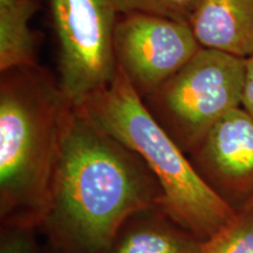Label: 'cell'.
Here are the masks:
<instances>
[{
    "instance_id": "7c38bea8",
    "label": "cell",
    "mask_w": 253,
    "mask_h": 253,
    "mask_svg": "<svg viewBox=\"0 0 253 253\" xmlns=\"http://www.w3.org/2000/svg\"><path fill=\"white\" fill-rule=\"evenodd\" d=\"M120 15L149 14L190 23L201 0H114Z\"/></svg>"
},
{
    "instance_id": "7a4b0ae2",
    "label": "cell",
    "mask_w": 253,
    "mask_h": 253,
    "mask_svg": "<svg viewBox=\"0 0 253 253\" xmlns=\"http://www.w3.org/2000/svg\"><path fill=\"white\" fill-rule=\"evenodd\" d=\"M73 104L59 79L39 65L1 73V226H42L60 147Z\"/></svg>"
},
{
    "instance_id": "8fae6325",
    "label": "cell",
    "mask_w": 253,
    "mask_h": 253,
    "mask_svg": "<svg viewBox=\"0 0 253 253\" xmlns=\"http://www.w3.org/2000/svg\"><path fill=\"white\" fill-rule=\"evenodd\" d=\"M199 253H253V210L238 214L225 229L204 240Z\"/></svg>"
},
{
    "instance_id": "4fadbf2b",
    "label": "cell",
    "mask_w": 253,
    "mask_h": 253,
    "mask_svg": "<svg viewBox=\"0 0 253 253\" xmlns=\"http://www.w3.org/2000/svg\"><path fill=\"white\" fill-rule=\"evenodd\" d=\"M34 229L1 226L0 253H37Z\"/></svg>"
},
{
    "instance_id": "52a82bcc",
    "label": "cell",
    "mask_w": 253,
    "mask_h": 253,
    "mask_svg": "<svg viewBox=\"0 0 253 253\" xmlns=\"http://www.w3.org/2000/svg\"><path fill=\"white\" fill-rule=\"evenodd\" d=\"M188 157L237 213L253 210V118L242 107L224 115Z\"/></svg>"
},
{
    "instance_id": "8992f818",
    "label": "cell",
    "mask_w": 253,
    "mask_h": 253,
    "mask_svg": "<svg viewBox=\"0 0 253 253\" xmlns=\"http://www.w3.org/2000/svg\"><path fill=\"white\" fill-rule=\"evenodd\" d=\"M201 48L188 23L157 15H122L114 34L118 68L142 99L184 67Z\"/></svg>"
},
{
    "instance_id": "277c9868",
    "label": "cell",
    "mask_w": 253,
    "mask_h": 253,
    "mask_svg": "<svg viewBox=\"0 0 253 253\" xmlns=\"http://www.w3.org/2000/svg\"><path fill=\"white\" fill-rule=\"evenodd\" d=\"M245 59L201 48L143 97L151 115L189 155L219 120L242 107Z\"/></svg>"
},
{
    "instance_id": "5bb4252c",
    "label": "cell",
    "mask_w": 253,
    "mask_h": 253,
    "mask_svg": "<svg viewBox=\"0 0 253 253\" xmlns=\"http://www.w3.org/2000/svg\"><path fill=\"white\" fill-rule=\"evenodd\" d=\"M242 108L253 118V56L245 61V79L243 88Z\"/></svg>"
},
{
    "instance_id": "9c48e42d",
    "label": "cell",
    "mask_w": 253,
    "mask_h": 253,
    "mask_svg": "<svg viewBox=\"0 0 253 253\" xmlns=\"http://www.w3.org/2000/svg\"><path fill=\"white\" fill-rule=\"evenodd\" d=\"M202 243L158 208L132 216L107 253H199Z\"/></svg>"
},
{
    "instance_id": "30bf717a",
    "label": "cell",
    "mask_w": 253,
    "mask_h": 253,
    "mask_svg": "<svg viewBox=\"0 0 253 253\" xmlns=\"http://www.w3.org/2000/svg\"><path fill=\"white\" fill-rule=\"evenodd\" d=\"M39 0H15L0 6V72L36 66L39 37L30 26Z\"/></svg>"
},
{
    "instance_id": "9a60e30c",
    "label": "cell",
    "mask_w": 253,
    "mask_h": 253,
    "mask_svg": "<svg viewBox=\"0 0 253 253\" xmlns=\"http://www.w3.org/2000/svg\"><path fill=\"white\" fill-rule=\"evenodd\" d=\"M15 1V0H0V6H4V5H8L11 2Z\"/></svg>"
},
{
    "instance_id": "5b68a950",
    "label": "cell",
    "mask_w": 253,
    "mask_h": 253,
    "mask_svg": "<svg viewBox=\"0 0 253 253\" xmlns=\"http://www.w3.org/2000/svg\"><path fill=\"white\" fill-rule=\"evenodd\" d=\"M59 45V84L77 106L108 86L118 72L114 0H49Z\"/></svg>"
},
{
    "instance_id": "6da1fadb",
    "label": "cell",
    "mask_w": 253,
    "mask_h": 253,
    "mask_svg": "<svg viewBox=\"0 0 253 253\" xmlns=\"http://www.w3.org/2000/svg\"><path fill=\"white\" fill-rule=\"evenodd\" d=\"M162 203V188L144 161L74 106L42 225L56 244L69 253H107L132 216Z\"/></svg>"
},
{
    "instance_id": "ba28073f",
    "label": "cell",
    "mask_w": 253,
    "mask_h": 253,
    "mask_svg": "<svg viewBox=\"0 0 253 253\" xmlns=\"http://www.w3.org/2000/svg\"><path fill=\"white\" fill-rule=\"evenodd\" d=\"M189 25L202 48L253 56V0H201Z\"/></svg>"
},
{
    "instance_id": "3957f363",
    "label": "cell",
    "mask_w": 253,
    "mask_h": 253,
    "mask_svg": "<svg viewBox=\"0 0 253 253\" xmlns=\"http://www.w3.org/2000/svg\"><path fill=\"white\" fill-rule=\"evenodd\" d=\"M77 107L144 161L162 188V210L188 232L204 242L238 217L199 176L188 155L151 115L121 69L118 68L108 86Z\"/></svg>"
}]
</instances>
